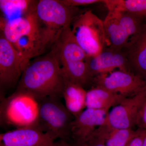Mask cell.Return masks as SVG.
<instances>
[{
    "label": "cell",
    "instance_id": "cell-1",
    "mask_svg": "<svg viewBox=\"0 0 146 146\" xmlns=\"http://www.w3.org/2000/svg\"><path fill=\"white\" fill-rule=\"evenodd\" d=\"M64 80L60 65L53 51L29 63L18 84L17 91L37 100L48 97L62 98Z\"/></svg>",
    "mask_w": 146,
    "mask_h": 146
},
{
    "label": "cell",
    "instance_id": "cell-2",
    "mask_svg": "<svg viewBox=\"0 0 146 146\" xmlns=\"http://www.w3.org/2000/svg\"><path fill=\"white\" fill-rule=\"evenodd\" d=\"M82 12L76 7L65 5L60 0L38 1L36 14L42 27L44 49L52 46L63 30L71 25Z\"/></svg>",
    "mask_w": 146,
    "mask_h": 146
},
{
    "label": "cell",
    "instance_id": "cell-3",
    "mask_svg": "<svg viewBox=\"0 0 146 146\" xmlns=\"http://www.w3.org/2000/svg\"><path fill=\"white\" fill-rule=\"evenodd\" d=\"M60 98L48 97L36 100L39 107L37 127L54 142L58 139L68 142L72 137L71 124L75 117Z\"/></svg>",
    "mask_w": 146,
    "mask_h": 146
},
{
    "label": "cell",
    "instance_id": "cell-4",
    "mask_svg": "<svg viewBox=\"0 0 146 146\" xmlns=\"http://www.w3.org/2000/svg\"><path fill=\"white\" fill-rule=\"evenodd\" d=\"M1 99V123L16 129L37 127L39 107L34 98L16 91L8 98L2 97Z\"/></svg>",
    "mask_w": 146,
    "mask_h": 146
},
{
    "label": "cell",
    "instance_id": "cell-5",
    "mask_svg": "<svg viewBox=\"0 0 146 146\" xmlns=\"http://www.w3.org/2000/svg\"><path fill=\"white\" fill-rule=\"evenodd\" d=\"M71 24L73 34L87 57L96 56L106 47L104 21L91 10L82 12Z\"/></svg>",
    "mask_w": 146,
    "mask_h": 146
},
{
    "label": "cell",
    "instance_id": "cell-6",
    "mask_svg": "<svg viewBox=\"0 0 146 146\" xmlns=\"http://www.w3.org/2000/svg\"><path fill=\"white\" fill-rule=\"evenodd\" d=\"M146 17L115 11H109L104 21L106 47L122 50L131 37L138 32Z\"/></svg>",
    "mask_w": 146,
    "mask_h": 146
},
{
    "label": "cell",
    "instance_id": "cell-7",
    "mask_svg": "<svg viewBox=\"0 0 146 146\" xmlns=\"http://www.w3.org/2000/svg\"><path fill=\"white\" fill-rule=\"evenodd\" d=\"M92 83L125 98L133 97L146 88L143 78L129 71L120 70L97 76Z\"/></svg>",
    "mask_w": 146,
    "mask_h": 146
},
{
    "label": "cell",
    "instance_id": "cell-8",
    "mask_svg": "<svg viewBox=\"0 0 146 146\" xmlns=\"http://www.w3.org/2000/svg\"><path fill=\"white\" fill-rule=\"evenodd\" d=\"M25 59L1 33L0 38V85L8 88L17 82L28 65Z\"/></svg>",
    "mask_w": 146,
    "mask_h": 146
},
{
    "label": "cell",
    "instance_id": "cell-9",
    "mask_svg": "<svg viewBox=\"0 0 146 146\" xmlns=\"http://www.w3.org/2000/svg\"><path fill=\"white\" fill-rule=\"evenodd\" d=\"M146 100V88L133 97L125 98L108 112L107 124L113 129H132L137 115Z\"/></svg>",
    "mask_w": 146,
    "mask_h": 146
},
{
    "label": "cell",
    "instance_id": "cell-10",
    "mask_svg": "<svg viewBox=\"0 0 146 146\" xmlns=\"http://www.w3.org/2000/svg\"><path fill=\"white\" fill-rule=\"evenodd\" d=\"M0 25L1 33L12 44L21 37L27 36L39 38L42 42V27L36 10L26 16L11 20L1 18Z\"/></svg>",
    "mask_w": 146,
    "mask_h": 146
},
{
    "label": "cell",
    "instance_id": "cell-11",
    "mask_svg": "<svg viewBox=\"0 0 146 146\" xmlns=\"http://www.w3.org/2000/svg\"><path fill=\"white\" fill-rule=\"evenodd\" d=\"M85 60L93 79L100 75L113 72L115 69L130 72L127 58L122 50L106 47L98 54L87 57Z\"/></svg>",
    "mask_w": 146,
    "mask_h": 146
},
{
    "label": "cell",
    "instance_id": "cell-12",
    "mask_svg": "<svg viewBox=\"0 0 146 146\" xmlns=\"http://www.w3.org/2000/svg\"><path fill=\"white\" fill-rule=\"evenodd\" d=\"M55 142L37 127L16 129L0 135V146H53Z\"/></svg>",
    "mask_w": 146,
    "mask_h": 146
},
{
    "label": "cell",
    "instance_id": "cell-13",
    "mask_svg": "<svg viewBox=\"0 0 146 146\" xmlns=\"http://www.w3.org/2000/svg\"><path fill=\"white\" fill-rule=\"evenodd\" d=\"M122 50L129 71L144 79L146 76V17L141 30L131 37Z\"/></svg>",
    "mask_w": 146,
    "mask_h": 146
},
{
    "label": "cell",
    "instance_id": "cell-14",
    "mask_svg": "<svg viewBox=\"0 0 146 146\" xmlns=\"http://www.w3.org/2000/svg\"><path fill=\"white\" fill-rule=\"evenodd\" d=\"M109 109L87 108L71 124L72 137L74 141H82L98 128L107 123Z\"/></svg>",
    "mask_w": 146,
    "mask_h": 146
},
{
    "label": "cell",
    "instance_id": "cell-15",
    "mask_svg": "<svg viewBox=\"0 0 146 146\" xmlns=\"http://www.w3.org/2000/svg\"><path fill=\"white\" fill-rule=\"evenodd\" d=\"M52 47V50L60 65L67 62L84 61L87 57L86 54L77 42L71 25L63 30Z\"/></svg>",
    "mask_w": 146,
    "mask_h": 146
},
{
    "label": "cell",
    "instance_id": "cell-16",
    "mask_svg": "<svg viewBox=\"0 0 146 146\" xmlns=\"http://www.w3.org/2000/svg\"><path fill=\"white\" fill-rule=\"evenodd\" d=\"M86 94L87 91L83 86L64 80L62 98L65 100L66 108L75 118L86 108Z\"/></svg>",
    "mask_w": 146,
    "mask_h": 146
},
{
    "label": "cell",
    "instance_id": "cell-17",
    "mask_svg": "<svg viewBox=\"0 0 146 146\" xmlns=\"http://www.w3.org/2000/svg\"><path fill=\"white\" fill-rule=\"evenodd\" d=\"M125 98L104 87L96 86L87 91L86 108L110 109L119 104Z\"/></svg>",
    "mask_w": 146,
    "mask_h": 146
},
{
    "label": "cell",
    "instance_id": "cell-18",
    "mask_svg": "<svg viewBox=\"0 0 146 146\" xmlns=\"http://www.w3.org/2000/svg\"><path fill=\"white\" fill-rule=\"evenodd\" d=\"M60 73L64 80L83 87L93 82L86 60L63 63L60 65Z\"/></svg>",
    "mask_w": 146,
    "mask_h": 146
},
{
    "label": "cell",
    "instance_id": "cell-19",
    "mask_svg": "<svg viewBox=\"0 0 146 146\" xmlns=\"http://www.w3.org/2000/svg\"><path fill=\"white\" fill-rule=\"evenodd\" d=\"M38 1L31 0H1L0 8L4 15L3 18H2L11 20L26 16L36 10Z\"/></svg>",
    "mask_w": 146,
    "mask_h": 146
},
{
    "label": "cell",
    "instance_id": "cell-20",
    "mask_svg": "<svg viewBox=\"0 0 146 146\" xmlns=\"http://www.w3.org/2000/svg\"><path fill=\"white\" fill-rule=\"evenodd\" d=\"M109 11L136 14L146 17V0H104Z\"/></svg>",
    "mask_w": 146,
    "mask_h": 146
},
{
    "label": "cell",
    "instance_id": "cell-21",
    "mask_svg": "<svg viewBox=\"0 0 146 146\" xmlns=\"http://www.w3.org/2000/svg\"><path fill=\"white\" fill-rule=\"evenodd\" d=\"M111 129L106 123L98 128L84 140L72 143L65 142L67 146H106V141Z\"/></svg>",
    "mask_w": 146,
    "mask_h": 146
},
{
    "label": "cell",
    "instance_id": "cell-22",
    "mask_svg": "<svg viewBox=\"0 0 146 146\" xmlns=\"http://www.w3.org/2000/svg\"><path fill=\"white\" fill-rule=\"evenodd\" d=\"M136 134L132 129L111 128L106 141V146H126Z\"/></svg>",
    "mask_w": 146,
    "mask_h": 146
},
{
    "label": "cell",
    "instance_id": "cell-23",
    "mask_svg": "<svg viewBox=\"0 0 146 146\" xmlns=\"http://www.w3.org/2000/svg\"><path fill=\"white\" fill-rule=\"evenodd\" d=\"M63 4L70 7H76L80 6H85L103 2L100 0H60Z\"/></svg>",
    "mask_w": 146,
    "mask_h": 146
},
{
    "label": "cell",
    "instance_id": "cell-24",
    "mask_svg": "<svg viewBox=\"0 0 146 146\" xmlns=\"http://www.w3.org/2000/svg\"><path fill=\"white\" fill-rule=\"evenodd\" d=\"M136 134L126 146H143L144 139L146 136V130L138 128Z\"/></svg>",
    "mask_w": 146,
    "mask_h": 146
},
{
    "label": "cell",
    "instance_id": "cell-25",
    "mask_svg": "<svg viewBox=\"0 0 146 146\" xmlns=\"http://www.w3.org/2000/svg\"><path fill=\"white\" fill-rule=\"evenodd\" d=\"M136 125L138 128L146 130V100L141 106L138 112Z\"/></svg>",
    "mask_w": 146,
    "mask_h": 146
},
{
    "label": "cell",
    "instance_id": "cell-26",
    "mask_svg": "<svg viewBox=\"0 0 146 146\" xmlns=\"http://www.w3.org/2000/svg\"><path fill=\"white\" fill-rule=\"evenodd\" d=\"M53 146H67L65 141H59L58 142H55Z\"/></svg>",
    "mask_w": 146,
    "mask_h": 146
},
{
    "label": "cell",
    "instance_id": "cell-27",
    "mask_svg": "<svg viewBox=\"0 0 146 146\" xmlns=\"http://www.w3.org/2000/svg\"><path fill=\"white\" fill-rule=\"evenodd\" d=\"M143 146H146V136L145 138V139H144Z\"/></svg>",
    "mask_w": 146,
    "mask_h": 146
},
{
    "label": "cell",
    "instance_id": "cell-28",
    "mask_svg": "<svg viewBox=\"0 0 146 146\" xmlns=\"http://www.w3.org/2000/svg\"><path fill=\"white\" fill-rule=\"evenodd\" d=\"M144 80H145V82L146 85V76L145 77V78H144Z\"/></svg>",
    "mask_w": 146,
    "mask_h": 146
}]
</instances>
